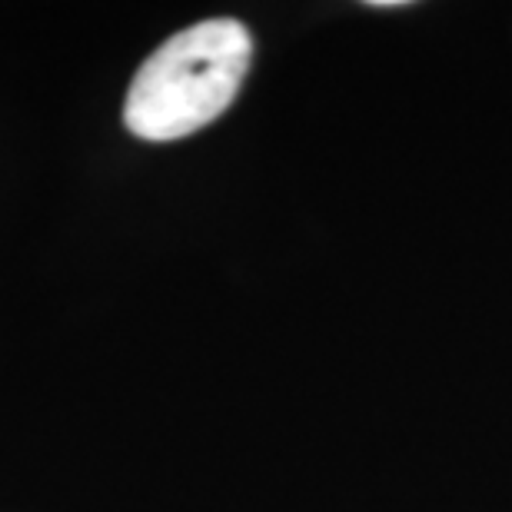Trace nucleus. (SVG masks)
Returning a JSON list of instances; mask_svg holds the SVG:
<instances>
[{
    "label": "nucleus",
    "mask_w": 512,
    "mask_h": 512,
    "mask_svg": "<svg viewBox=\"0 0 512 512\" xmlns=\"http://www.w3.org/2000/svg\"><path fill=\"white\" fill-rule=\"evenodd\" d=\"M250 30L233 17L200 20L153 50L133 74L124 124L150 143L183 140L213 124L247 80Z\"/></svg>",
    "instance_id": "obj_1"
}]
</instances>
